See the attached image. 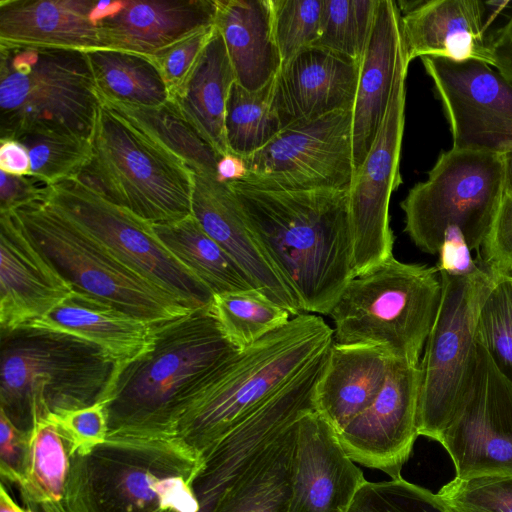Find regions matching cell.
Returning a JSON list of instances; mask_svg holds the SVG:
<instances>
[{
    "label": "cell",
    "mask_w": 512,
    "mask_h": 512,
    "mask_svg": "<svg viewBox=\"0 0 512 512\" xmlns=\"http://www.w3.org/2000/svg\"><path fill=\"white\" fill-rule=\"evenodd\" d=\"M302 312L329 315L356 276L349 190H285L227 182Z\"/></svg>",
    "instance_id": "cell-1"
},
{
    "label": "cell",
    "mask_w": 512,
    "mask_h": 512,
    "mask_svg": "<svg viewBox=\"0 0 512 512\" xmlns=\"http://www.w3.org/2000/svg\"><path fill=\"white\" fill-rule=\"evenodd\" d=\"M240 351L223 332L212 306L155 325L151 348L116 368L108 423L140 429L177 427L190 399Z\"/></svg>",
    "instance_id": "cell-2"
},
{
    "label": "cell",
    "mask_w": 512,
    "mask_h": 512,
    "mask_svg": "<svg viewBox=\"0 0 512 512\" xmlns=\"http://www.w3.org/2000/svg\"><path fill=\"white\" fill-rule=\"evenodd\" d=\"M333 343L321 316H294L222 365L190 399L177 427L210 448Z\"/></svg>",
    "instance_id": "cell-3"
},
{
    "label": "cell",
    "mask_w": 512,
    "mask_h": 512,
    "mask_svg": "<svg viewBox=\"0 0 512 512\" xmlns=\"http://www.w3.org/2000/svg\"><path fill=\"white\" fill-rule=\"evenodd\" d=\"M1 410L32 425L107 400L117 364L73 335L20 327L1 331Z\"/></svg>",
    "instance_id": "cell-4"
},
{
    "label": "cell",
    "mask_w": 512,
    "mask_h": 512,
    "mask_svg": "<svg viewBox=\"0 0 512 512\" xmlns=\"http://www.w3.org/2000/svg\"><path fill=\"white\" fill-rule=\"evenodd\" d=\"M438 273L436 267L392 256L355 276L329 313L334 342L374 347L419 365L441 300Z\"/></svg>",
    "instance_id": "cell-5"
},
{
    "label": "cell",
    "mask_w": 512,
    "mask_h": 512,
    "mask_svg": "<svg viewBox=\"0 0 512 512\" xmlns=\"http://www.w3.org/2000/svg\"><path fill=\"white\" fill-rule=\"evenodd\" d=\"M100 103L92 155L76 178L151 224L191 215L195 173L137 125Z\"/></svg>",
    "instance_id": "cell-6"
},
{
    "label": "cell",
    "mask_w": 512,
    "mask_h": 512,
    "mask_svg": "<svg viewBox=\"0 0 512 512\" xmlns=\"http://www.w3.org/2000/svg\"><path fill=\"white\" fill-rule=\"evenodd\" d=\"M100 98L86 52L0 46V136L92 138Z\"/></svg>",
    "instance_id": "cell-7"
},
{
    "label": "cell",
    "mask_w": 512,
    "mask_h": 512,
    "mask_svg": "<svg viewBox=\"0 0 512 512\" xmlns=\"http://www.w3.org/2000/svg\"><path fill=\"white\" fill-rule=\"evenodd\" d=\"M11 212L73 290L155 325L194 311L123 264L45 199Z\"/></svg>",
    "instance_id": "cell-8"
},
{
    "label": "cell",
    "mask_w": 512,
    "mask_h": 512,
    "mask_svg": "<svg viewBox=\"0 0 512 512\" xmlns=\"http://www.w3.org/2000/svg\"><path fill=\"white\" fill-rule=\"evenodd\" d=\"M503 196L502 154L452 147L401 202L404 231L419 249L435 255L446 230L457 228L477 257Z\"/></svg>",
    "instance_id": "cell-9"
},
{
    "label": "cell",
    "mask_w": 512,
    "mask_h": 512,
    "mask_svg": "<svg viewBox=\"0 0 512 512\" xmlns=\"http://www.w3.org/2000/svg\"><path fill=\"white\" fill-rule=\"evenodd\" d=\"M442 295L419 364L418 434L438 442L473 375L483 305L497 283L481 267L465 276L439 271Z\"/></svg>",
    "instance_id": "cell-10"
},
{
    "label": "cell",
    "mask_w": 512,
    "mask_h": 512,
    "mask_svg": "<svg viewBox=\"0 0 512 512\" xmlns=\"http://www.w3.org/2000/svg\"><path fill=\"white\" fill-rule=\"evenodd\" d=\"M45 200L123 264L193 310L212 306V291L164 246L151 223L78 178L50 186Z\"/></svg>",
    "instance_id": "cell-11"
},
{
    "label": "cell",
    "mask_w": 512,
    "mask_h": 512,
    "mask_svg": "<svg viewBox=\"0 0 512 512\" xmlns=\"http://www.w3.org/2000/svg\"><path fill=\"white\" fill-rule=\"evenodd\" d=\"M353 110L289 125L245 160L252 185L285 190H349L355 174ZM241 181V180H240Z\"/></svg>",
    "instance_id": "cell-12"
},
{
    "label": "cell",
    "mask_w": 512,
    "mask_h": 512,
    "mask_svg": "<svg viewBox=\"0 0 512 512\" xmlns=\"http://www.w3.org/2000/svg\"><path fill=\"white\" fill-rule=\"evenodd\" d=\"M408 66L402 46L386 114L349 188L356 276L393 256L394 235L390 227L389 204L392 193L402 183L399 168Z\"/></svg>",
    "instance_id": "cell-13"
},
{
    "label": "cell",
    "mask_w": 512,
    "mask_h": 512,
    "mask_svg": "<svg viewBox=\"0 0 512 512\" xmlns=\"http://www.w3.org/2000/svg\"><path fill=\"white\" fill-rule=\"evenodd\" d=\"M438 442L457 478L512 476V383L479 339L469 388Z\"/></svg>",
    "instance_id": "cell-14"
},
{
    "label": "cell",
    "mask_w": 512,
    "mask_h": 512,
    "mask_svg": "<svg viewBox=\"0 0 512 512\" xmlns=\"http://www.w3.org/2000/svg\"><path fill=\"white\" fill-rule=\"evenodd\" d=\"M421 60L442 103L452 147L512 150V86L495 69L477 61Z\"/></svg>",
    "instance_id": "cell-15"
},
{
    "label": "cell",
    "mask_w": 512,
    "mask_h": 512,
    "mask_svg": "<svg viewBox=\"0 0 512 512\" xmlns=\"http://www.w3.org/2000/svg\"><path fill=\"white\" fill-rule=\"evenodd\" d=\"M419 392V365L393 358L375 400L337 433L347 455L392 479L401 477V469L419 436Z\"/></svg>",
    "instance_id": "cell-16"
},
{
    "label": "cell",
    "mask_w": 512,
    "mask_h": 512,
    "mask_svg": "<svg viewBox=\"0 0 512 512\" xmlns=\"http://www.w3.org/2000/svg\"><path fill=\"white\" fill-rule=\"evenodd\" d=\"M366 481L315 410L297 421L289 512H346Z\"/></svg>",
    "instance_id": "cell-17"
},
{
    "label": "cell",
    "mask_w": 512,
    "mask_h": 512,
    "mask_svg": "<svg viewBox=\"0 0 512 512\" xmlns=\"http://www.w3.org/2000/svg\"><path fill=\"white\" fill-rule=\"evenodd\" d=\"M217 0H125L95 3L101 48L151 57L214 26Z\"/></svg>",
    "instance_id": "cell-18"
},
{
    "label": "cell",
    "mask_w": 512,
    "mask_h": 512,
    "mask_svg": "<svg viewBox=\"0 0 512 512\" xmlns=\"http://www.w3.org/2000/svg\"><path fill=\"white\" fill-rule=\"evenodd\" d=\"M360 62L318 46L284 61L273 79V107L282 129L353 110Z\"/></svg>",
    "instance_id": "cell-19"
},
{
    "label": "cell",
    "mask_w": 512,
    "mask_h": 512,
    "mask_svg": "<svg viewBox=\"0 0 512 512\" xmlns=\"http://www.w3.org/2000/svg\"><path fill=\"white\" fill-rule=\"evenodd\" d=\"M73 291L35 246L13 212L0 213L1 331L42 319Z\"/></svg>",
    "instance_id": "cell-20"
},
{
    "label": "cell",
    "mask_w": 512,
    "mask_h": 512,
    "mask_svg": "<svg viewBox=\"0 0 512 512\" xmlns=\"http://www.w3.org/2000/svg\"><path fill=\"white\" fill-rule=\"evenodd\" d=\"M191 210L202 229L244 270L260 293L293 316L303 313L252 234L228 183L195 173Z\"/></svg>",
    "instance_id": "cell-21"
},
{
    "label": "cell",
    "mask_w": 512,
    "mask_h": 512,
    "mask_svg": "<svg viewBox=\"0 0 512 512\" xmlns=\"http://www.w3.org/2000/svg\"><path fill=\"white\" fill-rule=\"evenodd\" d=\"M486 3L478 0L417 1L400 17L408 64L417 57L477 61L492 67L485 35Z\"/></svg>",
    "instance_id": "cell-22"
},
{
    "label": "cell",
    "mask_w": 512,
    "mask_h": 512,
    "mask_svg": "<svg viewBox=\"0 0 512 512\" xmlns=\"http://www.w3.org/2000/svg\"><path fill=\"white\" fill-rule=\"evenodd\" d=\"M93 0H0V46L101 48Z\"/></svg>",
    "instance_id": "cell-23"
},
{
    "label": "cell",
    "mask_w": 512,
    "mask_h": 512,
    "mask_svg": "<svg viewBox=\"0 0 512 512\" xmlns=\"http://www.w3.org/2000/svg\"><path fill=\"white\" fill-rule=\"evenodd\" d=\"M400 17L395 1L379 0L372 34L360 62L353 108L355 171L370 151L389 105L403 46Z\"/></svg>",
    "instance_id": "cell-24"
},
{
    "label": "cell",
    "mask_w": 512,
    "mask_h": 512,
    "mask_svg": "<svg viewBox=\"0 0 512 512\" xmlns=\"http://www.w3.org/2000/svg\"><path fill=\"white\" fill-rule=\"evenodd\" d=\"M25 327L58 331L83 339L99 347L117 366L147 352L155 334V324L75 290L42 319Z\"/></svg>",
    "instance_id": "cell-25"
},
{
    "label": "cell",
    "mask_w": 512,
    "mask_h": 512,
    "mask_svg": "<svg viewBox=\"0 0 512 512\" xmlns=\"http://www.w3.org/2000/svg\"><path fill=\"white\" fill-rule=\"evenodd\" d=\"M384 351L333 343L315 390V411L339 433L381 391L392 361Z\"/></svg>",
    "instance_id": "cell-26"
},
{
    "label": "cell",
    "mask_w": 512,
    "mask_h": 512,
    "mask_svg": "<svg viewBox=\"0 0 512 512\" xmlns=\"http://www.w3.org/2000/svg\"><path fill=\"white\" fill-rule=\"evenodd\" d=\"M214 25L239 85L256 91L274 79L282 58L273 34L270 0H217Z\"/></svg>",
    "instance_id": "cell-27"
},
{
    "label": "cell",
    "mask_w": 512,
    "mask_h": 512,
    "mask_svg": "<svg viewBox=\"0 0 512 512\" xmlns=\"http://www.w3.org/2000/svg\"><path fill=\"white\" fill-rule=\"evenodd\" d=\"M235 82L224 40L215 27L187 84L171 100L220 157L229 153L225 115L229 93Z\"/></svg>",
    "instance_id": "cell-28"
},
{
    "label": "cell",
    "mask_w": 512,
    "mask_h": 512,
    "mask_svg": "<svg viewBox=\"0 0 512 512\" xmlns=\"http://www.w3.org/2000/svg\"><path fill=\"white\" fill-rule=\"evenodd\" d=\"M297 421L260 452L211 512H289Z\"/></svg>",
    "instance_id": "cell-29"
},
{
    "label": "cell",
    "mask_w": 512,
    "mask_h": 512,
    "mask_svg": "<svg viewBox=\"0 0 512 512\" xmlns=\"http://www.w3.org/2000/svg\"><path fill=\"white\" fill-rule=\"evenodd\" d=\"M152 226L164 246L214 295L257 290L250 277L192 214L179 221Z\"/></svg>",
    "instance_id": "cell-30"
},
{
    "label": "cell",
    "mask_w": 512,
    "mask_h": 512,
    "mask_svg": "<svg viewBox=\"0 0 512 512\" xmlns=\"http://www.w3.org/2000/svg\"><path fill=\"white\" fill-rule=\"evenodd\" d=\"M161 146L180 158L194 173L216 179L220 156L169 100L159 106H141L100 99Z\"/></svg>",
    "instance_id": "cell-31"
},
{
    "label": "cell",
    "mask_w": 512,
    "mask_h": 512,
    "mask_svg": "<svg viewBox=\"0 0 512 512\" xmlns=\"http://www.w3.org/2000/svg\"><path fill=\"white\" fill-rule=\"evenodd\" d=\"M86 54L100 99L151 107L170 100L165 82L150 57L103 48Z\"/></svg>",
    "instance_id": "cell-32"
},
{
    "label": "cell",
    "mask_w": 512,
    "mask_h": 512,
    "mask_svg": "<svg viewBox=\"0 0 512 512\" xmlns=\"http://www.w3.org/2000/svg\"><path fill=\"white\" fill-rule=\"evenodd\" d=\"M282 129L273 107V80L256 91L237 82L226 105L225 137L229 153L246 158L263 148Z\"/></svg>",
    "instance_id": "cell-33"
},
{
    "label": "cell",
    "mask_w": 512,
    "mask_h": 512,
    "mask_svg": "<svg viewBox=\"0 0 512 512\" xmlns=\"http://www.w3.org/2000/svg\"><path fill=\"white\" fill-rule=\"evenodd\" d=\"M212 310L225 335L240 350L283 327L291 315L257 290L214 295Z\"/></svg>",
    "instance_id": "cell-34"
},
{
    "label": "cell",
    "mask_w": 512,
    "mask_h": 512,
    "mask_svg": "<svg viewBox=\"0 0 512 512\" xmlns=\"http://www.w3.org/2000/svg\"><path fill=\"white\" fill-rule=\"evenodd\" d=\"M15 140L28 150L30 175L49 186L78 177L92 155V138L78 135L33 131L21 134Z\"/></svg>",
    "instance_id": "cell-35"
},
{
    "label": "cell",
    "mask_w": 512,
    "mask_h": 512,
    "mask_svg": "<svg viewBox=\"0 0 512 512\" xmlns=\"http://www.w3.org/2000/svg\"><path fill=\"white\" fill-rule=\"evenodd\" d=\"M379 0H323L314 46L361 61L375 23Z\"/></svg>",
    "instance_id": "cell-36"
},
{
    "label": "cell",
    "mask_w": 512,
    "mask_h": 512,
    "mask_svg": "<svg viewBox=\"0 0 512 512\" xmlns=\"http://www.w3.org/2000/svg\"><path fill=\"white\" fill-rule=\"evenodd\" d=\"M346 512H451L438 494L404 480L365 481Z\"/></svg>",
    "instance_id": "cell-37"
},
{
    "label": "cell",
    "mask_w": 512,
    "mask_h": 512,
    "mask_svg": "<svg viewBox=\"0 0 512 512\" xmlns=\"http://www.w3.org/2000/svg\"><path fill=\"white\" fill-rule=\"evenodd\" d=\"M272 28L282 63L317 42L323 0H270Z\"/></svg>",
    "instance_id": "cell-38"
},
{
    "label": "cell",
    "mask_w": 512,
    "mask_h": 512,
    "mask_svg": "<svg viewBox=\"0 0 512 512\" xmlns=\"http://www.w3.org/2000/svg\"><path fill=\"white\" fill-rule=\"evenodd\" d=\"M478 339L512 383V294L504 277L497 280L483 305Z\"/></svg>",
    "instance_id": "cell-39"
},
{
    "label": "cell",
    "mask_w": 512,
    "mask_h": 512,
    "mask_svg": "<svg viewBox=\"0 0 512 512\" xmlns=\"http://www.w3.org/2000/svg\"><path fill=\"white\" fill-rule=\"evenodd\" d=\"M437 494L451 512H512V476L454 477Z\"/></svg>",
    "instance_id": "cell-40"
},
{
    "label": "cell",
    "mask_w": 512,
    "mask_h": 512,
    "mask_svg": "<svg viewBox=\"0 0 512 512\" xmlns=\"http://www.w3.org/2000/svg\"><path fill=\"white\" fill-rule=\"evenodd\" d=\"M59 426L51 419H41L33 426L31 438V476L48 496L60 495L66 472V457Z\"/></svg>",
    "instance_id": "cell-41"
},
{
    "label": "cell",
    "mask_w": 512,
    "mask_h": 512,
    "mask_svg": "<svg viewBox=\"0 0 512 512\" xmlns=\"http://www.w3.org/2000/svg\"><path fill=\"white\" fill-rule=\"evenodd\" d=\"M214 31L215 25L200 29L150 57L165 82L170 100L187 84Z\"/></svg>",
    "instance_id": "cell-42"
},
{
    "label": "cell",
    "mask_w": 512,
    "mask_h": 512,
    "mask_svg": "<svg viewBox=\"0 0 512 512\" xmlns=\"http://www.w3.org/2000/svg\"><path fill=\"white\" fill-rule=\"evenodd\" d=\"M477 263L496 280L512 275V197L505 193Z\"/></svg>",
    "instance_id": "cell-43"
},
{
    "label": "cell",
    "mask_w": 512,
    "mask_h": 512,
    "mask_svg": "<svg viewBox=\"0 0 512 512\" xmlns=\"http://www.w3.org/2000/svg\"><path fill=\"white\" fill-rule=\"evenodd\" d=\"M107 400L91 406L64 411L48 418L76 442L97 443L105 437L108 425Z\"/></svg>",
    "instance_id": "cell-44"
},
{
    "label": "cell",
    "mask_w": 512,
    "mask_h": 512,
    "mask_svg": "<svg viewBox=\"0 0 512 512\" xmlns=\"http://www.w3.org/2000/svg\"><path fill=\"white\" fill-rule=\"evenodd\" d=\"M0 176V213L14 211L47 197L50 186L32 175H12L1 171Z\"/></svg>",
    "instance_id": "cell-45"
},
{
    "label": "cell",
    "mask_w": 512,
    "mask_h": 512,
    "mask_svg": "<svg viewBox=\"0 0 512 512\" xmlns=\"http://www.w3.org/2000/svg\"><path fill=\"white\" fill-rule=\"evenodd\" d=\"M471 253L461 231L457 228H449L444 234L436 268L438 272L442 271L454 276L476 273L481 266L473 260Z\"/></svg>",
    "instance_id": "cell-46"
},
{
    "label": "cell",
    "mask_w": 512,
    "mask_h": 512,
    "mask_svg": "<svg viewBox=\"0 0 512 512\" xmlns=\"http://www.w3.org/2000/svg\"><path fill=\"white\" fill-rule=\"evenodd\" d=\"M492 67L512 86V12L503 26L488 37Z\"/></svg>",
    "instance_id": "cell-47"
},
{
    "label": "cell",
    "mask_w": 512,
    "mask_h": 512,
    "mask_svg": "<svg viewBox=\"0 0 512 512\" xmlns=\"http://www.w3.org/2000/svg\"><path fill=\"white\" fill-rule=\"evenodd\" d=\"M155 490L162 506L177 512H198L199 503L180 478L170 477L156 481Z\"/></svg>",
    "instance_id": "cell-48"
},
{
    "label": "cell",
    "mask_w": 512,
    "mask_h": 512,
    "mask_svg": "<svg viewBox=\"0 0 512 512\" xmlns=\"http://www.w3.org/2000/svg\"><path fill=\"white\" fill-rule=\"evenodd\" d=\"M0 169L12 175H30L31 164L27 148L15 139L0 140Z\"/></svg>",
    "instance_id": "cell-49"
},
{
    "label": "cell",
    "mask_w": 512,
    "mask_h": 512,
    "mask_svg": "<svg viewBox=\"0 0 512 512\" xmlns=\"http://www.w3.org/2000/svg\"><path fill=\"white\" fill-rule=\"evenodd\" d=\"M156 481L153 475L136 470L125 477L124 486L132 498L143 502L151 501L157 497Z\"/></svg>",
    "instance_id": "cell-50"
},
{
    "label": "cell",
    "mask_w": 512,
    "mask_h": 512,
    "mask_svg": "<svg viewBox=\"0 0 512 512\" xmlns=\"http://www.w3.org/2000/svg\"><path fill=\"white\" fill-rule=\"evenodd\" d=\"M248 171L245 160L232 153L221 156L217 163L216 180L219 182H232L244 180Z\"/></svg>",
    "instance_id": "cell-51"
},
{
    "label": "cell",
    "mask_w": 512,
    "mask_h": 512,
    "mask_svg": "<svg viewBox=\"0 0 512 512\" xmlns=\"http://www.w3.org/2000/svg\"><path fill=\"white\" fill-rule=\"evenodd\" d=\"M0 434L1 456L3 459H7V461H12L16 458V444H18L19 442V435L14 423L8 418V416L2 410L0 421Z\"/></svg>",
    "instance_id": "cell-52"
},
{
    "label": "cell",
    "mask_w": 512,
    "mask_h": 512,
    "mask_svg": "<svg viewBox=\"0 0 512 512\" xmlns=\"http://www.w3.org/2000/svg\"><path fill=\"white\" fill-rule=\"evenodd\" d=\"M504 169V193L512 197V150L502 153Z\"/></svg>",
    "instance_id": "cell-53"
},
{
    "label": "cell",
    "mask_w": 512,
    "mask_h": 512,
    "mask_svg": "<svg viewBox=\"0 0 512 512\" xmlns=\"http://www.w3.org/2000/svg\"><path fill=\"white\" fill-rule=\"evenodd\" d=\"M0 512H22L19 510L14 503L6 497L4 493H2V500H1V511Z\"/></svg>",
    "instance_id": "cell-54"
},
{
    "label": "cell",
    "mask_w": 512,
    "mask_h": 512,
    "mask_svg": "<svg viewBox=\"0 0 512 512\" xmlns=\"http://www.w3.org/2000/svg\"><path fill=\"white\" fill-rule=\"evenodd\" d=\"M509 285V288H510V291H511V294H512V275H509V276H505L504 277Z\"/></svg>",
    "instance_id": "cell-55"
}]
</instances>
